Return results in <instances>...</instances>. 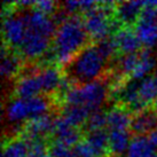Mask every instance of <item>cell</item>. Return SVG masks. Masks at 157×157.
Returning <instances> with one entry per match:
<instances>
[{"instance_id":"6da1fadb","label":"cell","mask_w":157,"mask_h":157,"mask_svg":"<svg viewBox=\"0 0 157 157\" xmlns=\"http://www.w3.org/2000/svg\"><path fill=\"white\" fill-rule=\"evenodd\" d=\"M26 32L17 53L26 60H37L47 54L56 31L55 20L36 8L22 9Z\"/></svg>"},{"instance_id":"7a4b0ae2","label":"cell","mask_w":157,"mask_h":157,"mask_svg":"<svg viewBox=\"0 0 157 157\" xmlns=\"http://www.w3.org/2000/svg\"><path fill=\"white\" fill-rule=\"evenodd\" d=\"M88 35L80 15H69L59 23L49 51L52 59L60 66L67 67L82 49L87 46Z\"/></svg>"},{"instance_id":"3957f363","label":"cell","mask_w":157,"mask_h":157,"mask_svg":"<svg viewBox=\"0 0 157 157\" xmlns=\"http://www.w3.org/2000/svg\"><path fill=\"white\" fill-rule=\"evenodd\" d=\"M107 62L95 44L87 45L66 67V78L77 85L93 83L103 74Z\"/></svg>"},{"instance_id":"277c9868","label":"cell","mask_w":157,"mask_h":157,"mask_svg":"<svg viewBox=\"0 0 157 157\" xmlns=\"http://www.w3.org/2000/svg\"><path fill=\"white\" fill-rule=\"evenodd\" d=\"M116 6L115 2H99L94 9L84 14L83 23L88 37L94 41H100L110 37L111 32L117 30V22L113 18Z\"/></svg>"},{"instance_id":"5b68a950","label":"cell","mask_w":157,"mask_h":157,"mask_svg":"<svg viewBox=\"0 0 157 157\" xmlns=\"http://www.w3.org/2000/svg\"><path fill=\"white\" fill-rule=\"evenodd\" d=\"M107 99L108 86L101 80L70 87L69 91L63 95V101H66V105H80L91 113L100 110V107Z\"/></svg>"},{"instance_id":"8992f818","label":"cell","mask_w":157,"mask_h":157,"mask_svg":"<svg viewBox=\"0 0 157 157\" xmlns=\"http://www.w3.org/2000/svg\"><path fill=\"white\" fill-rule=\"evenodd\" d=\"M47 110L48 101L43 95L29 99L14 98L6 105L5 117L8 123L18 125L20 123L43 116L47 113Z\"/></svg>"},{"instance_id":"52a82bcc","label":"cell","mask_w":157,"mask_h":157,"mask_svg":"<svg viewBox=\"0 0 157 157\" xmlns=\"http://www.w3.org/2000/svg\"><path fill=\"white\" fill-rule=\"evenodd\" d=\"M8 4V2H7ZM14 4H5L4 21H2V37L4 45L8 49H17L21 47L26 32V23L23 12L15 10Z\"/></svg>"},{"instance_id":"ba28073f","label":"cell","mask_w":157,"mask_h":157,"mask_svg":"<svg viewBox=\"0 0 157 157\" xmlns=\"http://www.w3.org/2000/svg\"><path fill=\"white\" fill-rule=\"evenodd\" d=\"M134 31L146 49L157 47V1H146Z\"/></svg>"},{"instance_id":"9c48e42d","label":"cell","mask_w":157,"mask_h":157,"mask_svg":"<svg viewBox=\"0 0 157 157\" xmlns=\"http://www.w3.org/2000/svg\"><path fill=\"white\" fill-rule=\"evenodd\" d=\"M55 118L51 113L33 118L26 122L23 130V138L26 140H44L48 134H53Z\"/></svg>"},{"instance_id":"30bf717a","label":"cell","mask_w":157,"mask_h":157,"mask_svg":"<svg viewBox=\"0 0 157 157\" xmlns=\"http://www.w3.org/2000/svg\"><path fill=\"white\" fill-rule=\"evenodd\" d=\"M113 39L115 41L117 52H119L123 55L139 53L140 48L142 46L135 31L132 30L130 26L118 28L113 32Z\"/></svg>"},{"instance_id":"8fae6325","label":"cell","mask_w":157,"mask_h":157,"mask_svg":"<svg viewBox=\"0 0 157 157\" xmlns=\"http://www.w3.org/2000/svg\"><path fill=\"white\" fill-rule=\"evenodd\" d=\"M146 6V1H122L116 4L113 16L116 22L124 26L135 24L139 20L142 9Z\"/></svg>"},{"instance_id":"7c38bea8","label":"cell","mask_w":157,"mask_h":157,"mask_svg":"<svg viewBox=\"0 0 157 157\" xmlns=\"http://www.w3.org/2000/svg\"><path fill=\"white\" fill-rule=\"evenodd\" d=\"M41 93H43V87H41V83L37 71L23 75L22 77L17 79L14 87L15 96L22 98V99L40 96Z\"/></svg>"},{"instance_id":"4fadbf2b","label":"cell","mask_w":157,"mask_h":157,"mask_svg":"<svg viewBox=\"0 0 157 157\" xmlns=\"http://www.w3.org/2000/svg\"><path fill=\"white\" fill-rule=\"evenodd\" d=\"M53 135L55 136L54 140L69 144V146H72V147H76L82 141L80 130L78 127L70 125L69 123H67L61 116L55 117Z\"/></svg>"},{"instance_id":"5bb4252c","label":"cell","mask_w":157,"mask_h":157,"mask_svg":"<svg viewBox=\"0 0 157 157\" xmlns=\"http://www.w3.org/2000/svg\"><path fill=\"white\" fill-rule=\"evenodd\" d=\"M157 128V113L155 110L146 109L135 113L132 117L131 130L135 136H144L146 133H151Z\"/></svg>"},{"instance_id":"9a60e30c","label":"cell","mask_w":157,"mask_h":157,"mask_svg":"<svg viewBox=\"0 0 157 157\" xmlns=\"http://www.w3.org/2000/svg\"><path fill=\"white\" fill-rule=\"evenodd\" d=\"M132 118L128 110L119 107H113L107 113V127L109 131H128L131 128Z\"/></svg>"},{"instance_id":"2e32d148","label":"cell","mask_w":157,"mask_h":157,"mask_svg":"<svg viewBox=\"0 0 157 157\" xmlns=\"http://www.w3.org/2000/svg\"><path fill=\"white\" fill-rule=\"evenodd\" d=\"M38 77L41 83L43 93L44 94H52L56 91L60 92L63 78L60 71L55 67H46L45 69L38 71Z\"/></svg>"},{"instance_id":"e0dca14e","label":"cell","mask_w":157,"mask_h":157,"mask_svg":"<svg viewBox=\"0 0 157 157\" xmlns=\"http://www.w3.org/2000/svg\"><path fill=\"white\" fill-rule=\"evenodd\" d=\"M86 144L93 149L98 157H105L109 153V132L105 130L86 132L84 136Z\"/></svg>"},{"instance_id":"ac0fdd59","label":"cell","mask_w":157,"mask_h":157,"mask_svg":"<svg viewBox=\"0 0 157 157\" xmlns=\"http://www.w3.org/2000/svg\"><path fill=\"white\" fill-rule=\"evenodd\" d=\"M1 75L5 79H10L15 77L20 71V66L21 61L18 57V53L12 52L10 49L2 46L1 49Z\"/></svg>"},{"instance_id":"d6986e66","label":"cell","mask_w":157,"mask_h":157,"mask_svg":"<svg viewBox=\"0 0 157 157\" xmlns=\"http://www.w3.org/2000/svg\"><path fill=\"white\" fill-rule=\"evenodd\" d=\"M91 111L80 105H64V108L62 110V113L60 115L67 123L75 127H80L82 125H85L87 119L91 116Z\"/></svg>"},{"instance_id":"ffe728a7","label":"cell","mask_w":157,"mask_h":157,"mask_svg":"<svg viewBox=\"0 0 157 157\" xmlns=\"http://www.w3.org/2000/svg\"><path fill=\"white\" fill-rule=\"evenodd\" d=\"M131 141L128 131H109V153L113 156H122L127 153Z\"/></svg>"},{"instance_id":"44dd1931","label":"cell","mask_w":157,"mask_h":157,"mask_svg":"<svg viewBox=\"0 0 157 157\" xmlns=\"http://www.w3.org/2000/svg\"><path fill=\"white\" fill-rule=\"evenodd\" d=\"M140 100L147 108L150 103L157 102V74L150 75L139 82Z\"/></svg>"},{"instance_id":"7402d4cb","label":"cell","mask_w":157,"mask_h":157,"mask_svg":"<svg viewBox=\"0 0 157 157\" xmlns=\"http://www.w3.org/2000/svg\"><path fill=\"white\" fill-rule=\"evenodd\" d=\"M155 147L146 136H134L126 153L127 157H155Z\"/></svg>"},{"instance_id":"603a6c76","label":"cell","mask_w":157,"mask_h":157,"mask_svg":"<svg viewBox=\"0 0 157 157\" xmlns=\"http://www.w3.org/2000/svg\"><path fill=\"white\" fill-rule=\"evenodd\" d=\"M155 66H156V61H155L151 52L149 49L141 51L140 52L139 63H138V67H136L134 74L132 76L131 80L140 82V80L144 79L146 77L150 76L149 74L154 70Z\"/></svg>"},{"instance_id":"cb8c5ba5","label":"cell","mask_w":157,"mask_h":157,"mask_svg":"<svg viewBox=\"0 0 157 157\" xmlns=\"http://www.w3.org/2000/svg\"><path fill=\"white\" fill-rule=\"evenodd\" d=\"M28 154H29L28 140L23 136H18L5 144L1 157H26Z\"/></svg>"},{"instance_id":"d4e9b609","label":"cell","mask_w":157,"mask_h":157,"mask_svg":"<svg viewBox=\"0 0 157 157\" xmlns=\"http://www.w3.org/2000/svg\"><path fill=\"white\" fill-rule=\"evenodd\" d=\"M49 153L52 157H78L76 147L66 144L54 140L49 146Z\"/></svg>"},{"instance_id":"484cf974","label":"cell","mask_w":157,"mask_h":157,"mask_svg":"<svg viewBox=\"0 0 157 157\" xmlns=\"http://www.w3.org/2000/svg\"><path fill=\"white\" fill-rule=\"evenodd\" d=\"M105 126H107V113H103L101 110H96L94 113H92L85 124L87 132L105 130Z\"/></svg>"},{"instance_id":"4316f807","label":"cell","mask_w":157,"mask_h":157,"mask_svg":"<svg viewBox=\"0 0 157 157\" xmlns=\"http://www.w3.org/2000/svg\"><path fill=\"white\" fill-rule=\"evenodd\" d=\"M29 154L26 157H52L44 140H28Z\"/></svg>"},{"instance_id":"83f0119b","label":"cell","mask_w":157,"mask_h":157,"mask_svg":"<svg viewBox=\"0 0 157 157\" xmlns=\"http://www.w3.org/2000/svg\"><path fill=\"white\" fill-rule=\"evenodd\" d=\"M95 45L107 61L110 60L115 55V53H117V48H116L115 41L113 39V36H110L105 39L100 40V41H96Z\"/></svg>"},{"instance_id":"f1b7e54d","label":"cell","mask_w":157,"mask_h":157,"mask_svg":"<svg viewBox=\"0 0 157 157\" xmlns=\"http://www.w3.org/2000/svg\"><path fill=\"white\" fill-rule=\"evenodd\" d=\"M32 8H36L41 13L51 16L56 10V4L54 1H49V0H41V1H36L35 6Z\"/></svg>"},{"instance_id":"f546056e","label":"cell","mask_w":157,"mask_h":157,"mask_svg":"<svg viewBox=\"0 0 157 157\" xmlns=\"http://www.w3.org/2000/svg\"><path fill=\"white\" fill-rule=\"evenodd\" d=\"M148 139H149V141L151 142V144L155 147V149H157V128L149 134Z\"/></svg>"},{"instance_id":"4dcf8cb0","label":"cell","mask_w":157,"mask_h":157,"mask_svg":"<svg viewBox=\"0 0 157 157\" xmlns=\"http://www.w3.org/2000/svg\"><path fill=\"white\" fill-rule=\"evenodd\" d=\"M155 111H156V113H157V102L155 103Z\"/></svg>"},{"instance_id":"1f68e13d","label":"cell","mask_w":157,"mask_h":157,"mask_svg":"<svg viewBox=\"0 0 157 157\" xmlns=\"http://www.w3.org/2000/svg\"><path fill=\"white\" fill-rule=\"evenodd\" d=\"M155 157H157V155H156V156H155Z\"/></svg>"}]
</instances>
